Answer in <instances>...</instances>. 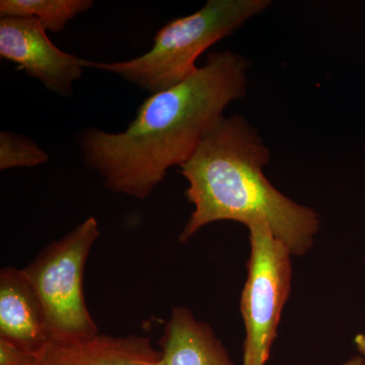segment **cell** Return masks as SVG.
<instances>
[{
    "label": "cell",
    "instance_id": "277c9868",
    "mask_svg": "<svg viewBox=\"0 0 365 365\" xmlns=\"http://www.w3.org/2000/svg\"><path fill=\"white\" fill-rule=\"evenodd\" d=\"M101 232L95 216L50 242L23 269L39 297L50 340H76L98 334L83 294L86 261Z\"/></svg>",
    "mask_w": 365,
    "mask_h": 365
},
{
    "label": "cell",
    "instance_id": "9c48e42d",
    "mask_svg": "<svg viewBox=\"0 0 365 365\" xmlns=\"http://www.w3.org/2000/svg\"><path fill=\"white\" fill-rule=\"evenodd\" d=\"M160 346V365H235L210 326L186 307L173 309Z\"/></svg>",
    "mask_w": 365,
    "mask_h": 365
},
{
    "label": "cell",
    "instance_id": "3957f363",
    "mask_svg": "<svg viewBox=\"0 0 365 365\" xmlns=\"http://www.w3.org/2000/svg\"><path fill=\"white\" fill-rule=\"evenodd\" d=\"M271 0H208L202 9L165 24L150 51L127 61L81 60L88 68L111 72L151 95L186 81L198 69L196 61L215 43L232 35L263 14Z\"/></svg>",
    "mask_w": 365,
    "mask_h": 365
},
{
    "label": "cell",
    "instance_id": "5b68a950",
    "mask_svg": "<svg viewBox=\"0 0 365 365\" xmlns=\"http://www.w3.org/2000/svg\"><path fill=\"white\" fill-rule=\"evenodd\" d=\"M248 230L251 253L241 297L246 329L242 365H266L290 294L292 254L265 225Z\"/></svg>",
    "mask_w": 365,
    "mask_h": 365
},
{
    "label": "cell",
    "instance_id": "30bf717a",
    "mask_svg": "<svg viewBox=\"0 0 365 365\" xmlns=\"http://www.w3.org/2000/svg\"><path fill=\"white\" fill-rule=\"evenodd\" d=\"M93 6L91 0H1L0 16L35 19L45 31L59 33L69 21Z\"/></svg>",
    "mask_w": 365,
    "mask_h": 365
},
{
    "label": "cell",
    "instance_id": "8992f818",
    "mask_svg": "<svg viewBox=\"0 0 365 365\" xmlns=\"http://www.w3.org/2000/svg\"><path fill=\"white\" fill-rule=\"evenodd\" d=\"M0 57L14 62L20 71L62 97L72 95V86L85 68L83 59L58 49L39 21L32 18L0 20Z\"/></svg>",
    "mask_w": 365,
    "mask_h": 365
},
{
    "label": "cell",
    "instance_id": "4fadbf2b",
    "mask_svg": "<svg viewBox=\"0 0 365 365\" xmlns=\"http://www.w3.org/2000/svg\"><path fill=\"white\" fill-rule=\"evenodd\" d=\"M354 344L359 351L360 356L364 359L365 361V334H357L354 337Z\"/></svg>",
    "mask_w": 365,
    "mask_h": 365
},
{
    "label": "cell",
    "instance_id": "52a82bcc",
    "mask_svg": "<svg viewBox=\"0 0 365 365\" xmlns=\"http://www.w3.org/2000/svg\"><path fill=\"white\" fill-rule=\"evenodd\" d=\"M160 350L145 336L97 334L76 340H50L31 365H160Z\"/></svg>",
    "mask_w": 365,
    "mask_h": 365
},
{
    "label": "cell",
    "instance_id": "5bb4252c",
    "mask_svg": "<svg viewBox=\"0 0 365 365\" xmlns=\"http://www.w3.org/2000/svg\"><path fill=\"white\" fill-rule=\"evenodd\" d=\"M341 365H365V361L360 355H357V356L352 357V359L347 360V361Z\"/></svg>",
    "mask_w": 365,
    "mask_h": 365
},
{
    "label": "cell",
    "instance_id": "7c38bea8",
    "mask_svg": "<svg viewBox=\"0 0 365 365\" xmlns=\"http://www.w3.org/2000/svg\"><path fill=\"white\" fill-rule=\"evenodd\" d=\"M34 355L0 339V365H31Z\"/></svg>",
    "mask_w": 365,
    "mask_h": 365
},
{
    "label": "cell",
    "instance_id": "ba28073f",
    "mask_svg": "<svg viewBox=\"0 0 365 365\" xmlns=\"http://www.w3.org/2000/svg\"><path fill=\"white\" fill-rule=\"evenodd\" d=\"M0 339L35 355L50 341L42 304L23 269L0 272Z\"/></svg>",
    "mask_w": 365,
    "mask_h": 365
},
{
    "label": "cell",
    "instance_id": "6da1fadb",
    "mask_svg": "<svg viewBox=\"0 0 365 365\" xmlns=\"http://www.w3.org/2000/svg\"><path fill=\"white\" fill-rule=\"evenodd\" d=\"M248 71V60L237 53L209 55L186 81L146 98L126 130L79 134L86 165L110 191L148 198L170 169L193 155L227 106L246 95Z\"/></svg>",
    "mask_w": 365,
    "mask_h": 365
},
{
    "label": "cell",
    "instance_id": "8fae6325",
    "mask_svg": "<svg viewBox=\"0 0 365 365\" xmlns=\"http://www.w3.org/2000/svg\"><path fill=\"white\" fill-rule=\"evenodd\" d=\"M48 160V153L29 137L0 132V170L37 167Z\"/></svg>",
    "mask_w": 365,
    "mask_h": 365
},
{
    "label": "cell",
    "instance_id": "7a4b0ae2",
    "mask_svg": "<svg viewBox=\"0 0 365 365\" xmlns=\"http://www.w3.org/2000/svg\"><path fill=\"white\" fill-rule=\"evenodd\" d=\"M270 150L241 114L222 117L180 167L194 210L180 235L187 242L205 225L222 220L247 227L265 225L292 255L306 254L319 228L314 209L300 205L269 182L263 169Z\"/></svg>",
    "mask_w": 365,
    "mask_h": 365
}]
</instances>
